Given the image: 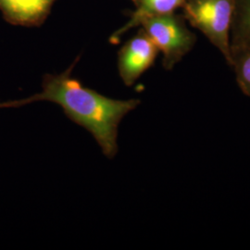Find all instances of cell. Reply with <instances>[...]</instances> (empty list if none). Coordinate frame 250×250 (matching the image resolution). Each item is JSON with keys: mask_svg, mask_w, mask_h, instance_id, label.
Wrapping results in <instances>:
<instances>
[{"mask_svg": "<svg viewBox=\"0 0 250 250\" xmlns=\"http://www.w3.org/2000/svg\"><path fill=\"white\" fill-rule=\"evenodd\" d=\"M72 65L59 74H45L42 91L27 99L0 103V108L18 107L37 101H48L61 106L71 121L86 129L99 144L103 154L113 159L118 152V129L122 120L141 103L138 99H110L84 86L74 78Z\"/></svg>", "mask_w": 250, "mask_h": 250, "instance_id": "cell-1", "label": "cell"}, {"mask_svg": "<svg viewBox=\"0 0 250 250\" xmlns=\"http://www.w3.org/2000/svg\"><path fill=\"white\" fill-rule=\"evenodd\" d=\"M235 0H187L183 16L201 32L231 65V27Z\"/></svg>", "mask_w": 250, "mask_h": 250, "instance_id": "cell-2", "label": "cell"}, {"mask_svg": "<svg viewBox=\"0 0 250 250\" xmlns=\"http://www.w3.org/2000/svg\"><path fill=\"white\" fill-rule=\"evenodd\" d=\"M161 51L162 66L172 70L197 43V35L189 29L183 14L176 12L146 19L140 24Z\"/></svg>", "mask_w": 250, "mask_h": 250, "instance_id": "cell-3", "label": "cell"}, {"mask_svg": "<svg viewBox=\"0 0 250 250\" xmlns=\"http://www.w3.org/2000/svg\"><path fill=\"white\" fill-rule=\"evenodd\" d=\"M159 48L142 28L127 40L118 51V71L126 86H132L151 68L159 55Z\"/></svg>", "mask_w": 250, "mask_h": 250, "instance_id": "cell-4", "label": "cell"}, {"mask_svg": "<svg viewBox=\"0 0 250 250\" xmlns=\"http://www.w3.org/2000/svg\"><path fill=\"white\" fill-rule=\"evenodd\" d=\"M57 0H0V12L9 24L39 27L49 17Z\"/></svg>", "mask_w": 250, "mask_h": 250, "instance_id": "cell-5", "label": "cell"}, {"mask_svg": "<svg viewBox=\"0 0 250 250\" xmlns=\"http://www.w3.org/2000/svg\"><path fill=\"white\" fill-rule=\"evenodd\" d=\"M187 0H137L135 9L125 25L116 30L110 37L109 42L113 45L121 42L122 36L130 30L140 26L144 20L155 16H161L175 12L183 8Z\"/></svg>", "mask_w": 250, "mask_h": 250, "instance_id": "cell-6", "label": "cell"}, {"mask_svg": "<svg viewBox=\"0 0 250 250\" xmlns=\"http://www.w3.org/2000/svg\"><path fill=\"white\" fill-rule=\"evenodd\" d=\"M250 48V0H235L231 27V49Z\"/></svg>", "mask_w": 250, "mask_h": 250, "instance_id": "cell-7", "label": "cell"}, {"mask_svg": "<svg viewBox=\"0 0 250 250\" xmlns=\"http://www.w3.org/2000/svg\"><path fill=\"white\" fill-rule=\"evenodd\" d=\"M242 92L250 97V48L231 49V65Z\"/></svg>", "mask_w": 250, "mask_h": 250, "instance_id": "cell-8", "label": "cell"}, {"mask_svg": "<svg viewBox=\"0 0 250 250\" xmlns=\"http://www.w3.org/2000/svg\"><path fill=\"white\" fill-rule=\"evenodd\" d=\"M132 1V3L134 4V6L136 5V3H137V0H131Z\"/></svg>", "mask_w": 250, "mask_h": 250, "instance_id": "cell-9", "label": "cell"}]
</instances>
